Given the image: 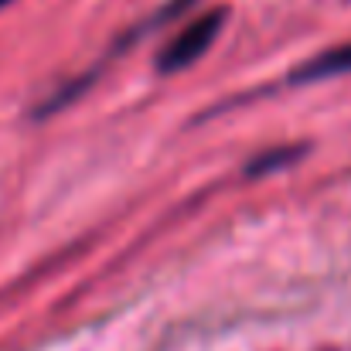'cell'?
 Masks as SVG:
<instances>
[{"label": "cell", "instance_id": "7a4b0ae2", "mask_svg": "<svg viewBox=\"0 0 351 351\" xmlns=\"http://www.w3.org/2000/svg\"><path fill=\"white\" fill-rule=\"evenodd\" d=\"M351 72V41L348 45H338V48H328L321 55H314L311 62H304L290 82H321V79H331V75H348Z\"/></svg>", "mask_w": 351, "mask_h": 351}, {"label": "cell", "instance_id": "6da1fadb", "mask_svg": "<svg viewBox=\"0 0 351 351\" xmlns=\"http://www.w3.org/2000/svg\"><path fill=\"white\" fill-rule=\"evenodd\" d=\"M226 17H229V10L215 7V10L198 14L191 24H184V27L160 48V55H157V72L174 75V72L191 69L198 58H205L208 48L219 41V34H222V27H226Z\"/></svg>", "mask_w": 351, "mask_h": 351}, {"label": "cell", "instance_id": "3957f363", "mask_svg": "<svg viewBox=\"0 0 351 351\" xmlns=\"http://www.w3.org/2000/svg\"><path fill=\"white\" fill-rule=\"evenodd\" d=\"M300 154H304V147H273V150L259 154L256 160H249L245 174L259 178V174H269V171H283V167H287V164H293Z\"/></svg>", "mask_w": 351, "mask_h": 351}, {"label": "cell", "instance_id": "277c9868", "mask_svg": "<svg viewBox=\"0 0 351 351\" xmlns=\"http://www.w3.org/2000/svg\"><path fill=\"white\" fill-rule=\"evenodd\" d=\"M10 3H14V0H0V10H3V7H10Z\"/></svg>", "mask_w": 351, "mask_h": 351}]
</instances>
